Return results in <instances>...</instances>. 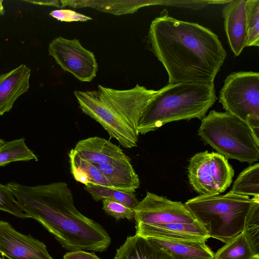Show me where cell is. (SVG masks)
<instances>
[{"instance_id":"1f68e13d","label":"cell","mask_w":259,"mask_h":259,"mask_svg":"<svg viewBox=\"0 0 259 259\" xmlns=\"http://www.w3.org/2000/svg\"><path fill=\"white\" fill-rule=\"evenodd\" d=\"M24 2H26L27 3H32L34 4L39 5H44V6H53L58 8H62L61 4L60 1L57 0H45V1H24Z\"/></svg>"},{"instance_id":"6da1fadb","label":"cell","mask_w":259,"mask_h":259,"mask_svg":"<svg viewBox=\"0 0 259 259\" xmlns=\"http://www.w3.org/2000/svg\"><path fill=\"white\" fill-rule=\"evenodd\" d=\"M147 38L169 83L213 82L226 57L217 34L197 23L176 19L166 10L151 22Z\"/></svg>"},{"instance_id":"52a82bcc","label":"cell","mask_w":259,"mask_h":259,"mask_svg":"<svg viewBox=\"0 0 259 259\" xmlns=\"http://www.w3.org/2000/svg\"><path fill=\"white\" fill-rule=\"evenodd\" d=\"M188 176L190 185L200 195H217L230 186L234 170L225 157L205 151L191 157Z\"/></svg>"},{"instance_id":"ac0fdd59","label":"cell","mask_w":259,"mask_h":259,"mask_svg":"<svg viewBox=\"0 0 259 259\" xmlns=\"http://www.w3.org/2000/svg\"><path fill=\"white\" fill-rule=\"evenodd\" d=\"M60 2L62 8H90L114 15L133 14L142 7L162 4V1L143 0H61Z\"/></svg>"},{"instance_id":"9a60e30c","label":"cell","mask_w":259,"mask_h":259,"mask_svg":"<svg viewBox=\"0 0 259 259\" xmlns=\"http://www.w3.org/2000/svg\"><path fill=\"white\" fill-rule=\"evenodd\" d=\"M30 69L21 64L0 75V115L13 108L16 100L28 91Z\"/></svg>"},{"instance_id":"7a4b0ae2","label":"cell","mask_w":259,"mask_h":259,"mask_svg":"<svg viewBox=\"0 0 259 259\" xmlns=\"http://www.w3.org/2000/svg\"><path fill=\"white\" fill-rule=\"evenodd\" d=\"M7 185L30 218L39 223L65 249L103 252L110 246L111 238L105 229L75 207L65 182Z\"/></svg>"},{"instance_id":"30bf717a","label":"cell","mask_w":259,"mask_h":259,"mask_svg":"<svg viewBox=\"0 0 259 259\" xmlns=\"http://www.w3.org/2000/svg\"><path fill=\"white\" fill-rule=\"evenodd\" d=\"M74 95L83 113L99 123L125 148L137 146L138 137L118 115L96 97L92 91H75Z\"/></svg>"},{"instance_id":"f1b7e54d","label":"cell","mask_w":259,"mask_h":259,"mask_svg":"<svg viewBox=\"0 0 259 259\" xmlns=\"http://www.w3.org/2000/svg\"><path fill=\"white\" fill-rule=\"evenodd\" d=\"M102 201V208L108 215L116 219L130 220L134 218V209L112 200L104 199Z\"/></svg>"},{"instance_id":"d6986e66","label":"cell","mask_w":259,"mask_h":259,"mask_svg":"<svg viewBox=\"0 0 259 259\" xmlns=\"http://www.w3.org/2000/svg\"><path fill=\"white\" fill-rule=\"evenodd\" d=\"M114 259H173L164 249L136 234L126 238L116 250Z\"/></svg>"},{"instance_id":"9c48e42d","label":"cell","mask_w":259,"mask_h":259,"mask_svg":"<svg viewBox=\"0 0 259 259\" xmlns=\"http://www.w3.org/2000/svg\"><path fill=\"white\" fill-rule=\"evenodd\" d=\"M49 54L65 71L81 82H90L96 76L98 65L94 53L76 38L59 36L49 44Z\"/></svg>"},{"instance_id":"d590c367","label":"cell","mask_w":259,"mask_h":259,"mask_svg":"<svg viewBox=\"0 0 259 259\" xmlns=\"http://www.w3.org/2000/svg\"><path fill=\"white\" fill-rule=\"evenodd\" d=\"M256 259H259V258H256Z\"/></svg>"},{"instance_id":"d4e9b609","label":"cell","mask_w":259,"mask_h":259,"mask_svg":"<svg viewBox=\"0 0 259 259\" xmlns=\"http://www.w3.org/2000/svg\"><path fill=\"white\" fill-rule=\"evenodd\" d=\"M84 189L96 201L108 199L120 202L134 209L139 201L134 193H127L98 185L88 184Z\"/></svg>"},{"instance_id":"ffe728a7","label":"cell","mask_w":259,"mask_h":259,"mask_svg":"<svg viewBox=\"0 0 259 259\" xmlns=\"http://www.w3.org/2000/svg\"><path fill=\"white\" fill-rule=\"evenodd\" d=\"M152 243L165 250L173 259H212L214 253L201 242H174L147 238Z\"/></svg>"},{"instance_id":"e0dca14e","label":"cell","mask_w":259,"mask_h":259,"mask_svg":"<svg viewBox=\"0 0 259 259\" xmlns=\"http://www.w3.org/2000/svg\"><path fill=\"white\" fill-rule=\"evenodd\" d=\"M73 149L81 157L95 165L128 157L119 147L99 137L80 140Z\"/></svg>"},{"instance_id":"d6a6232c","label":"cell","mask_w":259,"mask_h":259,"mask_svg":"<svg viewBox=\"0 0 259 259\" xmlns=\"http://www.w3.org/2000/svg\"><path fill=\"white\" fill-rule=\"evenodd\" d=\"M5 13L3 1L0 0V16L3 15Z\"/></svg>"},{"instance_id":"8fae6325","label":"cell","mask_w":259,"mask_h":259,"mask_svg":"<svg viewBox=\"0 0 259 259\" xmlns=\"http://www.w3.org/2000/svg\"><path fill=\"white\" fill-rule=\"evenodd\" d=\"M134 211L136 224L153 225L197 221L185 204L149 192L139 201Z\"/></svg>"},{"instance_id":"8992f818","label":"cell","mask_w":259,"mask_h":259,"mask_svg":"<svg viewBox=\"0 0 259 259\" xmlns=\"http://www.w3.org/2000/svg\"><path fill=\"white\" fill-rule=\"evenodd\" d=\"M219 102L226 112L245 122L259 138V73L240 71L224 81Z\"/></svg>"},{"instance_id":"cb8c5ba5","label":"cell","mask_w":259,"mask_h":259,"mask_svg":"<svg viewBox=\"0 0 259 259\" xmlns=\"http://www.w3.org/2000/svg\"><path fill=\"white\" fill-rule=\"evenodd\" d=\"M37 156L26 146L23 138L6 142L0 148V166L14 161H37Z\"/></svg>"},{"instance_id":"7c38bea8","label":"cell","mask_w":259,"mask_h":259,"mask_svg":"<svg viewBox=\"0 0 259 259\" xmlns=\"http://www.w3.org/2000/svg\"><path fill=\"white\" fill-rule=\"evenodd\" d=\"M0 253L9 259H54L41 241L0 220Z\"/></svg>"},{"instance_id":"277c9868","label":"cell","mask_w":259,"mask_h":259,"mask_svg":"<svg viewBox=\"0 0 259 259\" xmlns=\"http://www.w3.org/2000/svg\"><path fill=\"white\" fill-rule=\"evenodd\" d=\"M252 203V198L229 191L224 195H199L185 205L209 237L225 244L242 232Z\"/></svg>"},{"instance_id":"603a6c76","label":"cell","mask_w":259,"mask_h":259,"mask_svg":"<svg viewBox=\"0 0 259 259\" xmlns=\"http://www.w3.org/2000/svg\"><path fill=\"white\" fill-rule=\"evenodd\" d=\"M230 191L245 196L259 197V164L256 163L243 170L237 177Z\"/></svg>"},{"instance_id":"2e32d148","label":"cell","mask_w":259,"mask_h":259,"mask_svg":"<svg viewBox=\"0 0 259 259\" xmlns=\"http://www.w3.org/2000/svg\"><path fill=\"white\" fill-rule=\"evenodd\" d=\"M112 189L134 193L140 186V180L128 157L96 165Z\"/></svg>"},{"instance_id":"e575fe53","label":"cell","mask_w":259,"mask_h":259,"mask_svg":"<svg viewBox=\"0 0 259 259\" xmlns=\"http://www.w3.org/2000/svg\"><path fill=\"white\" fill-rule=\"evenodd\" d=\"M0 259H3V258H1V257H0Z\"/></svg>"},{"instance_id":"4fadbf2b","label":"cell","mask_w":259,"mask_h":259,"mask_svg":"<svg viewBox=\"0 0 259 259\" xmlns=\"http://www.w3.org/2000/svg\"><path fill=\"white\" fill-rule=\"evenodd\" d=\"M136 232L146 238L174 242L206 241L209 237L204 227L198 222L162 225L137 224Z\"/></svg>"},{"instance_id":"ba28073f","label":"cell","mask_w":259,"mask_h":259,"mask_svg":"<svg viewBox=\"0 0 259 259\" xmlns=\"http://www.w3.org/2000/svg\"><path fill=\"white\" fill-rule=\"evenodd\" d=\"M93 94L123 120L139 137L137 127L146 108L159 92L137 84L132 89L116 90L98 85Z\"/></svg>"},{"instance_id":"484cf974","label":"cell","mask_w":259,"mask_h":259,"mask_svg":"<svg viewBox=\"0 0 259 259\" xmlns=\"http://www.w3.org/2000/svg\"><path fill=\"white\" fill-rule=\"evenodd\" d=\"M252 204L246 216L242 232L255 254L259 256V197H253Z\"/></svg>"},{"instance_id":"f546056e","label":"cell","mask_w":259,"mask_h":259,"mask_svg":"<svg viewBox=\"0 0 259 259\" xmlns=\"http://www.w3.org/2000/svg\"><path fill=\"white\" fill-rule=\"evenodd\" d=\"M50 15L56 19L64 22H85L92 18L74 11L68 9L55 10L50 13Z\"/></svg>"},{"instance_id":"4316f807","label":"cell","mask_w":259,"mask_h":259,"mask_svg":"<svg viewBox=\"0 0 259 259\" xmlns=\"http://www.w3.org/2000/svg\"><path fill=\"white\" fill-rule=\"evenodd\" d=\"M246 47L259 46V1L246 0Z\"/></svg>"},{"instance_id":"7402d4cb","label":"cell","mask_w":259,"mask_h":259,"mask_svg":"<svg viewBox=\"0 0 259 259\" xmlns=\"http://www.w3.org/2000/svg\"><path fill=\"white\" fill-rule=\"evenodd\" d=\"M257 256L242 232L225 243L212 259H256Z\"/></svg>"},{"instance_id":"3957f363","label":"cell","mask_w":259,"mask_h":259,"mask_svg":"<svg viewBox=\"0 0 259 259\" xmlns=\"http://www.w3.org/2000/svg\"><path fill=\"white\" fill-rule=\"evenodd\" d=\"M217 100L214 81L168 83L146 108L138 123V133L145 135L172 121L202 120Z\"/></svg>"},{"instance_id":"836d02e7","label":"cell","mask_w":259,"mask_h":259,"mask_svg":"<svg viewBox=\"0 0 259 259\" xmlns=\"http://www.w3.org/2000/svg\"><path fill=\"white\" fill-rule=\"evenodd\" d=\"M6 142L2 139H0V148L5 144Z\"/></svg>"},{"instance_id":"44dd1931","label":"cell","mask_w":259,"mask_h":259,"mask_svg":"<svg viewBox=\"0 0 259 259\" xmlns=\"http://www.w3.org/2000/svg\"><path fill=\"white\" fill-rule=\"evenodd\" d=\"M68 156L71 172L77 182L84 185H98L112 188L96 165L81 157L73 149Z\"/></svg>"},{"instance_id":"5b68a950","label":"cell","mask_w":259,"mask_h":259,"mask_svg":"<svg viewBox=\"0 0 259 259\" xmlns=\"http://www.w3.org/2000/svg\"><path fill=\"white\" fill-rule=\"evenodd\" d=\"M198 135L226 158L249 163L259 159V138L245 122L227 112L210 111L201 120Z\"/></svg>"},{"instance_id":"5bb4252c","label":"cell","mask_w":259,"mask_h":259,"mask_svg":"<svg viewBox=\"0 0 259 259\" xmlns=\"http://www.w3.org/2000/svg\"><path fill=\"white\" fill-rule=\"evenodd\" d=\"M246 0L229 1L223 9L224 29L228 43L235 57L247 45Z\"/></svg>"},{"instance_id":"4dcf8cb0","label":"cell","mask_w":259,"mask_h":259,"mask_svg":"<svg viewBox=\"0 0 259 259\" xmlns=\"http://www.w3.org/2000/svg\"><path fill=\"white\" fill-rule=\"evenodd\" d=\"M63 259H101L94 253L83 250L71 251L66 252Z\"/></svg>"},{"instance_id":"83f0119b","label":"cell","mask_w":259,"mask_h":259,"mask_svg":"<svg viewBox=\"0 0 259 259\" xmlns=\"http://www.w3.org/2000/svg\"><path fill=\"white\" fill-rule=\"evenodd\" d=\"M0 210L8 212L20 218H30L7 185L1 183Z\"/></svg>"}]
</instances>
